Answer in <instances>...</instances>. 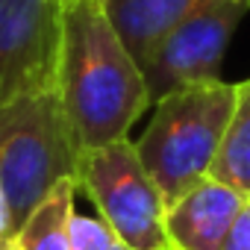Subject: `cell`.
<instances>
[{
  "instance_id": "cell-4",
  "label": "cell",
  "mask_w": 250,
  "mask_h": 250,
  "mask_svg": "<svg viewBox=\"0 0 250 250\" xmlns=\"http://www.w3.org/2000/svg\"><path fill=\"white\" fill-rule=\"evenodd\" d=\"M77 188L97 206L100 218L130 250H168L165 197L145 171L130 139L80 153Z\"/></svg>"
},
{
  "instance_id": "cell-16",
  "label": "cell",
  "mask_w": 250,
  "mask_h": 250,
  "mask_svg": "<svg viewBox=\"0 0 250 250\" xmlns=\"http://www.w3.org/2000/svg\"><path fill=\"white\" fill-rule=\"evenodd\" d=\"M0 250H6V244H0Z\"/></svg>"
},
{
  "instance_id": "cell-15",
  "label": "cell",
  "mask_w": 250,
  "mask_h": 250,
  "mask_svg": "<svg viewBox=\"0 0 250 250\" xmlns=\"http://www.w3.org/2000/svg\"><path fill=\"white\" fill-rule=\"evenodd\" d=\"M68 3H80V0H62V6H68ZM100 3H106V0H100Z\"/></svg>"
},
{
  "instance_id": "cell-7",
  "label": "cell",
  "mask_w": 250,
  "mask_h": 250,
  "mask_svg": "<svg viewBox=\"0 0 250 250\" xmlns=\"http://www.w3.org/2000/svg\"><path fill=\"white\" fill-rule=\"evenodd\" d=\"M247 197L232 186L206 177L165 209L168 250H218L244 209Z\"/></svg>"
},
{
  "instance_id": "cell-8",
  "label": "cell",
  "mask_w": 250,
  "mask_h": 250,
  "mask_svg": "<svg viewBox=\"0 0 250 250\" xmlns=\"http://www.w3.org/2000/svg\"><path fill=\"white\" fill-rule=\"evenodd\" d=\"M218 3V0H106V15L121 42L142 65L153 44L186 15Z\"/></svg>"
},
{
  "instance_id": "cell-9",
  "label": "cell",
  "mask_w": 250,
  "mask_h": 250,
  "mask_svg": "<svg viewBox=\"0 0 250 250\" xmlns=\"http://www.w3.org/2000/svg\"><path fill=\"white\" fill-rule=\"evenodd\" d=\"M74 180H62L6 238V250H71L68 224L74 215Z\"/></svg>"
},
{
  "instance_id": "cell-13",
  "label": "cell",
  "mask_w": 250,
  "mask_h": 250,
  "mask_svg": "<svg viewBox=\"0 0 250 250\" xmlns=\"http://www.w3.org/2000/svg\"><path fill=\"white\" fill-rule=\"evenodd\" d=\"M9 232H12V215H9L6 194H3V188H0V244H6Z\"/></svg>"
},
{
  "instance_id": "cell-10",
  "label": "cell",
  "mask_w": 250,
  "mask_h": 250,
  "mask_svg": "<svg viewBox=\"0 0 250 250\" xmlns=\"http://www.w3.org/2000/svg\"><path fill=\"white\" fill-rule=\"evenodd\" d=\"M209 177L232 186L250 200V80L235 83V106Z\"/></svg>"
},
{
  "instance_id": "cell-1",
  "label": "cell",
  "mask_w": 250,
  "mask_h": 250,
  "mask_svg": "<svg viewBox=\"0 0 250 250\" xmlns=\"http://www.w3.org/2000/svg\"><path fill=\"white\" fill-rule=\"evenodd\" d=\"M56 94L80 153L130 139L133 124L150 106L145 71L100 0L65 6Z\"/></svg>"
},
{
  "instance_id": "cell-2",
  "label": "cell",
  "mask_w": 250,
  "mask_h": 250,
  "mask_svg": "<svg viewBox=\"0 0 250 250\" xmlns=\"http://www.w3.org/2000/svg\"><path fill=\"white\" fill-rule=\"evenodd\" d=\"M235 106V85L194 83L153 103V118L133 142L165 203L209 177Z\"/></svg>"
},
{
  "instance_id": "cell-6",
  "label": "cell",
  "mask_w": 250,
  "mask_h": 250,
  "mask_svg": "<svg viewBox=\"0 0 250 250\" xmlns=\"http://www.w3.org/2000/svg\"><path fill=\"white\" fill-rule=\"evenodd\" d=\"M62 18V0H0V106L56 88Z\"/></svg>"
},
{
  "instance_id": "cell-5",
  "label": "cell",
  "mask_w": 250,
  "mask_h": 250,
  "mask_svg": "<svg viewBox=\"0 0 250 250\" xmlns=\"http://www.w3.org/2000/svg\"><path fill=\"white\" fill-rule=\"evenodd\" d=\"M247 12L250 0H218L177 21L142 62L150 106L183 85L221 80L227 44Z\"/></svg>"
},
{
  "instance_id": "cell-14",
  "label": "cell",
  "mask_w": 250,
  "mask_h": 250,
  "mask_svg": "<svg viewBox=\"0 0 250 250\" xmlns=\"http://www.w3.org/2000/svg\"><path fill=\"white\" fill-rule=\"evenodd\" d=\"M112 250H130V247H127V244H121V241H118V244H115Z\"/></svg>"
},
{
  "instance_id": "cell-12",
  "label": "cell",
  "mask_w": 250,
  "mask_h": 250,
  "mask_svg": "<svg viewBox=\"0 0 250 250\" xmlns=\"http://www.w3.org/2000/svg\"><path fill=\"white\" fill-rule=\"evenodd\" d=\"M218 250H250V200L238 212L235 224L229 227V232H227V238Z\"/></svg>"
},
{
  "instance_id": "cell-11",
  "label": "cell",
  "mask_w": 250,
  "mask_h": 250,
  "mask_svg": "<svg viewBox=\"0 0 250 250\" xmlns=\"http://www.w3.org/2000/svg\"><path fill=\"white\" fill-rule=\"evenodd\" d=\"M68 238H71V250H112L118 244V235L109 229V224L97 215H71L68 224Z\"/></svg>"
},
{
  "instance_id": "cell-3",
  "label": "cell",
  "mask_w": 250,
  "mask_h": 250,
  "mask_svg": "<svg viewBox=\"0 0 250 250\" xmlns=\"http://www.w3.org/2000/svg\"><path fill=\"white\" fill-rule=\"evenodd\" d=\"M80 147L56 88L0 106V188L12 229L62 183H77Z\"/></svg>"
}]
</instances>
